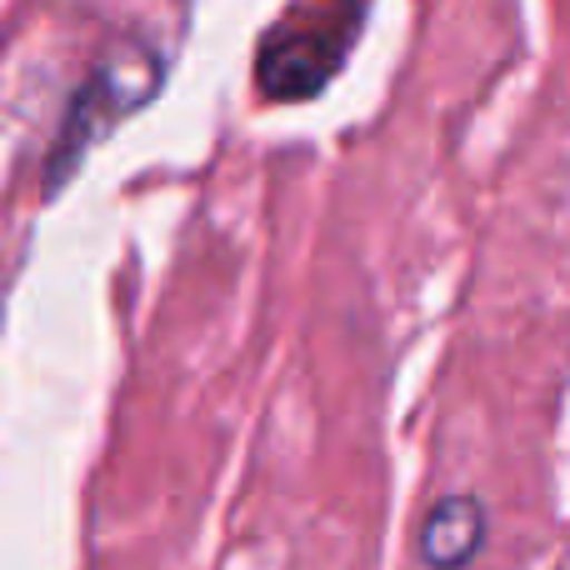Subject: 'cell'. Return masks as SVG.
<instances>
[{
	"label": "cell",
	"instance_id": "cell-1",
	"mask_svg": "<svg viewBox=\"0 0 570 570\" xmlns=\"http://www.w3.org/2000/svg\"><path fill=\"white\" fill-rule=\"evenodd\" d=\"M160 80H166V66H160V56L146 50L140 40H126V46L110 50V56L90 70L80 96L70 100V116H66V130H60V140H56V160H50L46 190H56L110 126H120L130 110L146 106V100L160 90Z\"/></svg>",
	"mask_w": 570,
	"mask_h": 570
},
{
	"label": "cell",
	"instance_id": "cell-2",
	"mask_svg": "<svg viewBox=\"0 0 570 570\" xmlns=\"http://www.w3.org/2000/svg\"><path fill=\"white\" fill-rule=\"evenodd\" d=\"M491 541V511L475 491H451L425 505L415 525V561L425 570H471Z\"/></svg>",
	"mask_w": 570,
	"mask_h": 570
}]
</instances>
